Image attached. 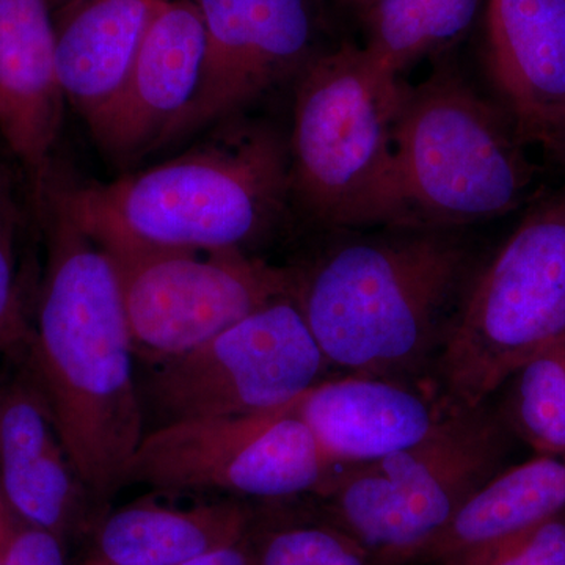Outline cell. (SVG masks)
Wrapping results in <instances>:
<instances>
[{"label": "cell", "mask_w": 565, "mask_h": 565, "mask_svg": "<svg viewBox=\"0 0 565 565\" xmlns=\"http://www.w3.org/2000/svg\"><path fill=\"white\" fill-rule=\"evenodd\" d=\"M40 215L46 273L20 364L46 397L82 481L107 509L147 434L131 330L114 264L52 185Z\"/></svg>", "instance_id": "6da1fadb"}, {"label": "cell", "mask_w": 565, "mask_h": 565, "mask_svg": "<svg viewBox=\"0 0 565 565\" xmlns=\"http://www.w3.org/2000/svg\"><path fill=\"white\" fill-rule=\"evenodd\" d=\"M478 266L456 230L388 226L291 269L292 297L330 366L422 384L437 367Z\"/></svg>", "instance_id": "7a4b0ae2"}, {"label": "cell", "mask_w": 565, "mask_h": 565, "mask_svg": "<svg viewBox=\"0 0 565 565\" xmlns=\"http://www.w3.org/2000/svg\"><path fill=\"white\" fill-rule=\"evenodd\" d=\"M223 125L177 158L109 184L51 185L96 239L244 252L291 200L288 140L263 122Z\"/></svg>", "instance_id": "3957f363"}, {"label": "cell", "mask_w": 565, "mask_h": 565, "mask_svg": "<svg viewBox=\"0 0 565 565\" xmlns=\"http://www.w3.org/2000/svg\"><path fill=\"white\" fill-rule=\"evenodd\" d=\"M404 85L366 47L323 51L296 79L291 199L323 228L414 226L396 162Z\"/></svg>", "instance_id": "277c9868"}, {"label": "cell", "mask_w": 565, "mask_h": 565, "mask_svg": "<svg viewBox=\"0 0 565 565\" xmlns=\"http://www.w3.org/2000/svg\"><path fill=\"white\" fill-rule=\"evenodd\" d=\"M509 429L482 404L455 408L424 440L374 462L338 471L315 494L319 514L379 565L418 559L460 505L500 473Z\"/></svg>", "instance_id": "5b68a950"}, {"label": "cell", "mask_w": 565, "mask_h": 565, "mask_svg": "<svg viewBox=\"0 0 565 565\" xmlns=\"http://www.w3.org/2000/svg\"><path fill=\"white\" fill-rule=\"evenodd\" d=\"M519 137L452 70L404 85L394 140L414 226L456 230L516 210L534 180Z\"/></svg>", "instance_id": "8992f818"}, {"label": "cell", "mask_w": 565, "mask_h": 565, "mask_svg": "<svg viewBox=\"0 0 565 565\" xmlns=\"http://www.w3.org/2000/svg\"><path fill=\"white\" fill-rule=\"evenodd\" d=\"M565 341V199L523 221L479 270L437 371L455 408L487 403L523 364Z\"/></svg>", "instance_id": "52a82bcc"}, {"label": "cell", "mask_w": 565, "mask_h": 565, "mask_svg": "<svg viewBox=\"0 0 565 565\" xmlns=\"http://www.w3.org/2000/svg\"><path fill=\"white\" fill-rule=\"evenodd\" d=\"M296 403L262 414L191 419L147 430L126 467L122 487L269 503L315 497L344 467L323 452L297 415Z\"/></svg>", "instance_id": "ba28073f"}, {"label": "cell", "mask_w": 565, "mask_h": 565, "mask_svg": "<svg viewBox=\"0 0 565 565\" xmlns=\"http://www.w3.org/2000/svg\"><path fill=\"white\" fill-rule=\"evenodd\" d=\"M330 367L288 294L206 343L152 364L141 404L143 412L150 405L154 427L262 414L296 403Z\"/></svg>", "instance_id": "9c48e42d"}, {"label": "cell", "mask_w": 565, "mask_h": 565, "mask_svg": "<svg viewBox=\"0 0 565 565\" xmlns=\"http://www.w3.org/2000/svg\"><path fill=\"white\" fill-rule=\"evenodd\" d=\"M93 239L117 273L134 352L151 364L191 351L264 305L292 294L291 269L245 252L161 247L121 237Z\"/></svg>", "instance_id": "30bf717a"}, {"label": "cell", "mask_w": 565, "mask_h": 565, "mask_svg": "<svg viewBox=\"0 0 565 565\" xmlns=\"http://www.w3.org/2000/svg\"><path fill=\"white\" fill-rule=\"evenodd\" d=\"M204 57L191 106L161 147L232 120L270 88L297 79L321 54V0H195Z\"/></svg>", "instance_id": "8fae6325"}, {"label": "cell", "mask_w": 565, "mask_h": 565, "mask_svg": "<svg viewBox=\"0 0 565 565\" xmlns=\"http://www.w3.org/2000/svg\"><path fill=\"white\" fill-rule=\"evenodd\" d=\"M203 57L202 11L195 0H169L118 90L85 118L107 158L128 166L161 148L195 98Z\"/></svg>", "instance_id": "7c38bea8"}, {"label": "cell", "mask_w": 565, "mask_h": 565, "mask_svg": "<svg viewBox=\"0 0 565 565\" xmlns=\"http://www.w3.org/2000/svg\"><path fill=\"white\" fill-rule=\"evenodd\" d=\"M0 382V493L14 514L66 539L106 514L63 445L46 397L24 364Z\"/></svg>", "instance_id": "4fadbf2b"}, {"label": "cell", "mask_w": 565, "mask_h": 565, "mask_svg": "<svg viewBox=\"0 0 565 565\" xmlns=\"http://www.w3.org/2000/svg\"><path fill=\"white\" fill-rule=\"evenodd\" d=\"M65 102L50 0H0V134L24 170L39 214Z\"/></svg>", "instance_id": "5bb4252c"}, {"label": "cell", "mask_w": 565, "mask_h": 565, "mask_svg": "<svg viewBox=\"0 0 565 565\" xmlns=\"http://www.w3.org/2000/svg\"><path fill=\"white\" fill-rule=\"evenodd\" d=\"M452 411L429 384L363 374L319 382L296 403L297 415L340 467L404 451Z\"/></svg>", "instance_id": "9a60e30c"}, {"label": "cell", "mask_w": 565, "mask_h": 565, "mask_svg": "<svg viewBox=\"0 0 565 565\" xmlns=\"http://www.w3.org/2000/svg\"><path fill=\"white\" fill-rule=\"evenodd\" d=\"M490 73L522 137L565 121V0H487Z\"/></svg>", "instance_id": "2e32d148"}, {"label": "cell", "mask_w": 565, "mask_h": 565, "mask_svg": "<svg viewBox=\"0 0 565 565\" xmlns=\"http://www.w3.org/2000/svg\"><path fill=\"white\" fill-rule=\"evenodd\" d=\"M255 520L241 498L192 505L148 498L104 514L93 531L95 556L111 565H182L243 541Z\"/></svg>", "instance_id": "e0dca14e"}, {"label": "cell", "mask_w": 565, "mask_h": 565, "mask_svg": "<svg viewBox=\"0 0 565 565\" xmlns=\"http://www.w3.org/2000/svg\"><path fill=\"white\" fill-rule=\"evenodd\" d=\"M169 0H85L57 29L63 95L87 118L114 95Z\"/></svg>", "instance_id": "ac0fdd59"}, {"label": "cell", "mask_w": 565, "mask_h": 565, "mask_svg": "<svg viewBox=\"0 0 565 565\" xmlns=\"http://www.w3.org/2000/svg\"><path fill=\"white\" fill-rule=\"evenodd\" d=\"M565 512V460L550 456L501 470L476 490L418 559L497 544Z\"/></svg>", "instance_id": "d6986e66"}, {"label": "cell", "mask_w": 565, "mask_h": 565, "mask_svg": "<svg viewBox=\"0 0 565 565\" xmlns=\"http://www.w3.org/2000/svg\"><path fill=\"white\" fill-rule=\"evenodd\" d=\"M484 6L487 0H373L362 14L364 47L399 76L423 58L456 46Z\"/></svg>", "instance_id": "ffe728a7"}, {"label": "cell", "mask_w": 565, "mask_h": 565, "mask_svg": "<svg viewBox=\"0 0 565 565\" xmlns=\"http://www.w3.org/2000/svg\"><path fill=\"white\" fill-rule=\"evenodd\" d=\"M503 386L500 415L509 433L537 456L565 460V341L523 364Z\"/></svg>", "instance_id": "44dd1931"}, {"label": "cell", "mask_w": 565, "mask_h": 565, "mask_svg": "<svg viewBox=\"0 0 565 565\" xmlns=\"http://www.w3.org/2000/svg\"><path fill=\"white\" fill-rule=\"evenodd\" d=\"M252 541L255 565H379L355 539L321 515L266 526L256 515Z\"/></svg>", "instance_id": "7402d4cb"}, {"label": "cell", "mask_w": 565, "mask_h": 565, "mask_svg": "<svg viewBox=\"0 0 565 565\" xmlns=\"http://www.w3.org/2000/svg\"><path fill=\"white\" fill-rule=\"evenodd\" d=\"M17 182L0 161V353L22 363L32 341V323L22 302L17 239L20 230Z\"/></svg>", "instance_id": "603a6c76"}, {"label": "cell", "mask_w": 565, "mask_h": 565, "mask_svg": "<svg viewBox=\"0 0 565 565\" xmlns=\"http://www.w3.org/2000/svg\"><path fill=\"white\" fill-rule=\"evenodd\" d=\"M440 565H565V512L525 533L445 557Z\"/></svg>", "instance_id": "cb8c5ba5"}, {"label": "cell", "mask_w": 565, "mask_h": 565, "mask_svg": "<svg viewBox=\"0 0 565 565\" xmlns=\"http://www.w3.org/2000/svg\"><path fill=\"white\" fill-rule=\"evenodd\" d=\"M2 565H66L65 541L14 514L0 493Z\"/></svg>", "instance_id": "d4e9b609"}, {"label": "cell", "mask_w": 565, "mask_h": 565, "mask_svg": "<svg viewBox=\"0 0 565 565\" xmlns=\"http://www.w3.org/2000/svg\"><path fill=\"white\" fill-rule=\"evenodd\" d=\"M252 533L236 544L223 546L182 565H255Z\"/></svg>", "instance_id": "484cf974"}, {"label": "cell", "mask_w": 565, "mask_h": 565, "mask_svg": "<svg viewBox=\"0 0 565 565\" xmlns=\"http://www.w3.org/2000/svg\"><path fill=\"white\" fill-rule=\"evenodd\" d=\"M82 2H85V0H50L52 17H54L55 24L65 20V18L73 13Z\"/></svg>", "instance_id": "4316f807"}, {"label": "cell", "mask_w": 565, "mask_h": 565, "mask_svg": "<svg viewBox=\"0 0 565 565\" xmlns=\"http://www.w3.org/2000/svg\"><path fill=\"white\" fill-rule=\"evenodd\" d=\"M546 145H550L565 161V121L561 125V128L553 134L552 139L546 141Z\"/></svg>", "instance_id": "83f0119b"}, {"label": "cell", "mask_w": 565, "mask_h": 565, "mask_svg": "<svg viewBox=\"0 0 565 565\" xmlns=\"http://www.w3.org/2000/svg\"><path fill=\"white\" fill-rule=\"evenodd\" d=\"M338 2L344 3V6L351 7V9L363 14L373 0H338Z\"/></svg>", "instance_id": "f1b7e54d"}, {"label": "cell", "mask_w": 565, "mask_h": 565, "mask_svg": "<svg viewBox=\"0 0 565 565\" xmlns=\"http://www.w3.org/2000/svg\"><path fill=\"white\" fill-rule=\"evenodd\" d=\"M82 565H111L109 563H106V561L102 559V557L93 555L92 557H88L87 561H85Z\"/></svg>", "instance_id": "f546056e"}, {"label": "cell", "mask_w": 565, "mask_h": 565, "mask_svg": "<svg viewBox=\"0 0 565 565\" xmlns=\"http://www.w3.org/2000/svg\"><path fill=\"white\" fill-rule=\"evenodd\" d=\"M0 565H2V561H0Z\"/></svg>", "instance_id": "4dcf8cb0"}]
</instances>
